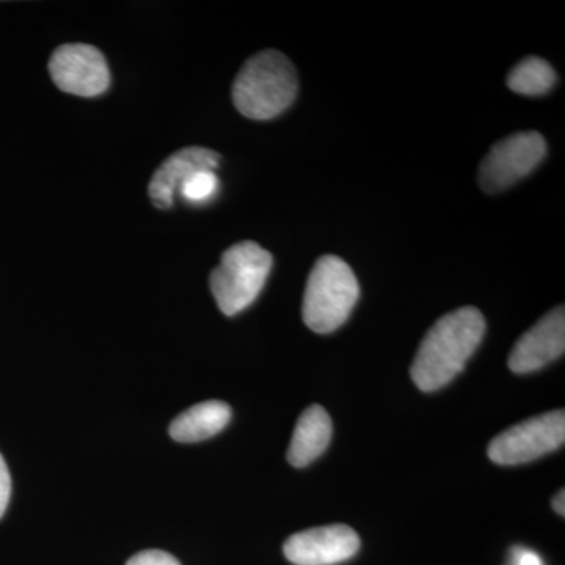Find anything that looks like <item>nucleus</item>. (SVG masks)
<instances>
[{
  "instance_id": "1a4fd4ad",
  "label": "nucleus",
  "mask_w": 565,
  "mask_h": 565,
  "mask_svg": "<svg viewBox=\"0 0 565 565\" xmlns=\"http://www.w3.org/2000/svg\"><path fill=\"white\" fill-rule=\"evenodd\" d=\"M564 351L565 311L557 307L516 341L508 364L515 374L535 373L559 359Z\"/></svg>"
},
{
  "instance_id": "6e6552de",
  "label": "nucleus",
  "mask_w": 565,
  "mask_h": 565,
  "mask_svg": "<svg viewBox=\"0 0 565 565\" xmlns=\"http://www.w3.org/2000/svg\"><path fill=\"white\" fill-rule=\"evenodd\" d=\"M359 550L360 537L352 527L329 525L291 535L282 552L296 565H334L351 559Z\"/></svg>"
},
{
  "instance_id": "7ed1b4c3",
  "label": "nucleus",
  "mask_w": 565,
  "mask_h": 565,
  "mask_svg": "<svg viewBox=\"0 0 565 565\" xmlns=\"http://www.w3.org/2000/svg\"><path fill=\"white\" fill-rule=\"evenodd\" d=\"M360 297V285L340 256L323 255L316 262L303 296V322L316 333L340 329Z\"/></svg>"
},
{
  "instance_id": "f257e3e1",
  "label": "nucleus",
  "mask_w": 565,
  "mask_h": 565,
  "mask_svg": "<svg viewBox=\"0 0 565 565\" xmlns=\"http://www.w3.org/2000/svg\"><path fill=\"white\" fill-rule=\"evenodd\" d=\"M486 333V319L475 307H463L438 319L426 333L414 364L412 379L422 392L444 388L481 344Z\"/></svg>"
},
{
  "instance_id": "20e7f679",
  "label": "nucleus",
  "mask_w": 565,
  "mask_h": 565,
  "mask_svg": "<svg viewBox=\"0 0 565 565\" xmlns=\"http://www.w3.org/2000/svg\"><path fill=\"white\" fill-rule=\"evenodd\" d=\"M273 264V255L252 241L234 244L223 253L210 278L212 296L222 313L236 316L250 307L263 291Z\"/></svg>"
},
{
  "instance_id": "0eeeda50",
  "label": "nucleus",
  "mask_w": 565,
  "mask_h": 565,
  "mask_svg": "<svg viewBox=\"0 0 565 565\" xmlns=\"http://www.w3.org/2000/svg\"><path fill=\"white\" fill-rule=\"evenodd\" d=\"M50 74L62 92L84 98L103 95L110 85L106 58L92 44H62L51 55Z\"/></svg>"
},
{
  "instance_id": "dca6fc26",
  "label": "nucleus",
  "mask_w": 565,
  "mask_h": 565,
  "mask_svg": "<svg viewBox=\"0 0 565 565\" xmlns=\"http://www.w3.org/2000/svg\"><path fill=\"white\" fill-rule=\"evenodd\" d=\"M11 497V476L9 467H7L6 460L0 455V519L6 514L7 508H9Z\"/></svg>"
},
{
  "instance_id": "423d86ee",
  "label": "nucleus",
  "mask_w": 565,
  "mask_h": 565,
  "mask_svg": "<svg viewBox=\"0 0 565 565\" xmlns=\"http://www.w3.org/2000/svg\"><path fill=\"white\" fill-rule=\"evenodd\" d=\"M546 143L535 131L516 132L494 143L479 167V185L487 193L503 192L544 161Z\"/></svg>"
},
{
  "instance_id": "9d476101",
  "label": "nucleus",
  "mask_w": 565,
  "mask_h": 565,
  "mask_svg": "<svg viewBox=\"0 0 565 565\" xmlns=\"http://www.w3.org/2000/svg\"><path fill=\"white\" fill-rule=\"evenodd\" d=\"M221 159L222 156L218 152L203 147H188L173 152L152 174L150 185H148L152 204L159 210H169L173 206L178 189L193 173L217 169Z\"/></svg>"
},
{
  "instance_id": "a211bd4d",
  "label": "nucleus",
  "mask_w": 565,
  "mask_h": 565,
  "mask_svg": "<svg viewBox=\"0 0 565 565\" xmlns=\"http://www.w3.org/2000/svg\"><path fill=\"white\" fill-rule=\"evenodd\" d=\"M553 509H555L556 514L561 516L565 515V493L564 489L559 490V493H556V497L553 498Z\"/></svg>"
},
{
  "instance_id": "4468645a",
  "label": "nucleus",
  "mask_w": 565,
  "mask_h": 565,
  "mask_svg": "<svg viewBox=\"0 0 565 565\" xmlns=\"http://www.w3.org/2000/svg\"><path fill=\"white\" fill-rule=\"evenodd\" d=\"M218 181L215 170H203V172L193 173L184 184L178 189L177 195L188 200L191 203H204L215 196L218 192Z\"/></svg>"
},
{
  "instance_id": "ddd939ff",
  "label": "nucleus",
  "mask_w": 565,
  "mask_h": 565,
  "mask_svg": "<svg viewBox=\"0 0 565 565\" xmlns=\"http://www.w3.org/2000/svg\"><path fill=\"white\" fill-rule=\"evenodd\" d=\"M556 73L548 62L541 57H527L516 63L508 76V87L519 95L539 96L552 90Z\"/></svg>"
},
{
  "instance_id": "9b49d317",
  "label": "nucleus",
  "mask_w": 565,
  "mask_h": 565,
  "mask_svg": "<svg viewBox=\"0 0 565 565\" xmlns=\"http://www.w3.org/2000/svg\"><path fill=\"white\" fill-rule=\"evenodd\" d=\"M332 440V419L321 405H311L300 416L294 429L288 460L292 467L303 468L326 451Z\"/></svg>"
},
{
  "instance_id": "2eb2a0df",
  "label": "nucleus",
  "mask_w": 565,
  "mask_h": 565,
  "mask_svg": "<svg viewBox=\"0 0 565 565\" xmlns=\"http://www.w3.org/2000/svg\"><path fill=\"white\" fill-rule=\"evenodd\" d=\"M126 565H181L177 557L161 550H147V552L137 553Z\"/></svg>"
},
{
  "instance_id": "f8f14e48",
  "label": "nucleus",
  "mask_w": 565,
  "mask_h": 565,
  "mask_svg": "<svg viewBox=\"0 0 565 565\" xmlns=\"http://www.w3.org/2000/svg\"><path fill=\"white\" fill-rule=\"evenodd\" d=\"M232 419V408L222 401L193 405L170 424V435L180 444H196L222 433Z\"/></svg>"
},
{
  "instance_id": "f03ea898",
  "label": "nucleus",
  "mask_w": 565,
  "mask_h": 565,
  "mask_svg": "<svg viewBox=\"0 0 565 565\" xmlns=\"http://www.w3.org/2000/svg\"><path fill=\"white\" fill-rule=\"evenodd\" d=\"M299 79L285 54L263 51L245 62L233 84V103L250 120H273L296 99Z\"/></svg>"
},
{
  "instance_id": "f3484780",
  "label": "nucleus",
  "mask_w": 565,
  "mask_h": 565,
  "mask_svg": "<svg viewBox=\"0 0 565 565\" xmlns=\"http://www.w3.org/2000/svg\"><path fill=\"white\" fill-rule=\"evenodd\" d=\"M511 565H544V563L533 550L516 546L511 553Z\"/></svg>"
},
{
  "instance_id": "39448f33",
  "label": "nucleus",
  "mask_w": 565,
  "mask_h": 565,
  "mask_svg": "<svg viewBox=\"0 0 565 565\" xmlns=\"http://www.w3.org/2000/svg\"><path fill=\"white\" fill-rule=\"evenodd\" d=\"M565 441L564 411L550 412L497 435L489 445V457L498 465L533 462L556 451Z\"/></svg>"
}]
</instances>
